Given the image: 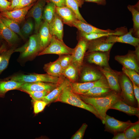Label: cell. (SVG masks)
<instances>
[{
    "instance_id": "obj_1",
    "label": "cell",
    "mask_w": 139,
    "mask_h": 139,
    "mask_svg": "<svg viewBox=\"0 0 139 139\" xmlns=\"http://www.w3.org/2000/svg\"><path fill=\"white\" fill-rule=\"evenodd\" d=\"M85 102L92 106L97 112L102 123L104 124L107 111L118 100L122 99L118 93L110 92L104 96L91 97L78 94Z\"/></svg>"
},
{
    "instance_id": "obj_2",
    "label": "cell",
    "mask_w": 139,
    "mask_h": 139,
    "mask_svg": "<svg viewBox=\"0 0 139 139\" xmlns=\"http://www.w3.org/2000/svg\"><path fill=\"white\" fill-rule=\"evenodd\" d=\"M56 101L85 109L100 119V116L95 109L91 105L85 102L78 94L74 93L72 91L70 85L64 89Z\"/></svg>"
},
{
    "instance_id": "obj_3",
    "label": "cell",
    "mask_w": 139,
    "mask_h": 139,
    "mask_svg": "<svg viewBox=\"0 0 139 139\" xmlns=\"http://www.w3.org/2000/svg\"><path fill=\"white\" fill-rule=\"evenodd\" d=\"M11 80L24 83L41 82L60 84L63 81L62 77H54L47 73L20 74L13 76Z\"/></svg>"
},
{
    "instance_id": "obj_4",
    "label": "cell",
    "mask_w": 139,
    "mask_h": 139,
    "mask_svg": "<svg viewBox=\"0 0 139 139\" xmlns=\"http://www.w3.org/2000/svg\"><path fill=\"white\" fill-rule=\"evenodd\" d=\"M40 51L38 34L36 33L30 36L28 41L23 46L15 49L14 52H20V58L25 59L38 55Z\"/></svg>"
},
{
    "instance_id": "obj_5",
    "label": "cell",
    "mask_w": 139,
    "mask_h": 139,
    "mask_svg": "<svg viewBox=\"0 0 139 139\" xmlns=\"http://www.w3.org/2000/svg\"><path fill=\"white\" fill-rule=\"evenodd\" d=\"M73 49L67 46L62 41L54 36H52L49 45L44 50L40 52L38 55L47 54H55L59 55H71Z\"/></svg>"
},
{
    "instance_id": "obj_6",
    "label": "cell",
    "mask_w": 139,
    "mask_h": 139,
    "mask_svg": "<svg viewBox=\"0 0 139 139\" xmlns=\"http://www.w3.org/2000/svg\"><path fill=\"white\" fill-rule=\"evenodd\" d=\"M119 83L121 90L123 100L132 106L135 104L132 83L129 78L124 73L120 76Z\"/></svg>"
},
{
    "instance_id": "obj_7",
    "label": "cell",
    "mask_w": 139,
    "mask_h": 139,
    "mask_svg": "<svg viewBox=\"0 0 139 139\" xmlns=\"http://www.w3.org/2000/svg\"><path fill=\"white\" fill-rule=\"evenodd\" d=\"M88 41L80 38L71 54L72 64L79 71L82 65L83 58L87 49Z\"/></svg>"
},
{
    "instance_id": "obj_8",
    "label": "cell",
    "mask_w": 139,
    "mask_h": 139,
    "mask_svg": "<svg viewBox=\"0 0 139 139\" xmlns=\"http://www.w3.org/2000/svg\"><path fill=\"white\" fill-rule=\"evenodd\" d=\"M70 86L72 91L75 93L79 95L83 94L95 86H109L104 76L98 80L93 82H71Z\"/></svg>"
},
{
    "instance_id": "obj_9",
    "label": "cell",
    "mask_w": 139,
    "mask_h": 139,
    "mask_svg": "<svg viewBox=\"0 0 139 139\" xmlns=\"http://www.w3.org/2000/svg\"><path fill=\"white\" fill-rule=\"evenodd\" d=\"M134 123L130 120L126 122L120 121L106 114L104 124L106 130L115 134L124 132Z\"/></svg>"
},
{
    "instance_id": "obj_10",
    "label": "cell",
    "mask_w": 139,
    "mask_h": 139,
    "mask_svg": "<svg viewBox=\"0 0 139 139\" xmlns=\"http://www.w3.org/2000/svg\"><path fill=\"white\" fill-rule=\"evenodd\" d=\"M46 1V0H38L29 11L27 14V17H31L35 22L34 30L37 33L43 22L42 13Z\"/></svg>"
},
{
    "instance_id": "obj_11",
    "label": "cell",
    "mask_w": 139,
    "mask_h": 139,
    "mask_svg": "<svg viewBox=\"0 0 139 139\" xmlns=\"http://www.w3.org/2000/svg\"><path fill=\"white\" fill-rule=\"evenodd\" d=\"M115 59L122 65L123 67L139 73V61L136 58L134 51H129L125 55L116 56Z\"/></svg>"
},
{
    "instance_id": "obj_12",
    "label": "cell",
    "mask_w": 139,
    "mask_h": 139,
    "mask_svg": "<svg viewBox=\"0 0 139 139\" xmlns=\"http://www.w3.org/2000/svg\"><path fill=\"white\" fill-rule=\"evenodd\" d=\"M99 69L111 90L117 93L119 92L121 89L118 74L109 67H101Z\"/></svg>"
},
{
    "instance_id": "obj_13",
    "label": "cell",
    "mask_w": 139,
    "mask_h": 139,
    "mask_svg": "<svg viewBox=\"0 0 139 139\" xmlns=\"http://www.w3.org/2000/svg\"><path fill=\"white\" fill-rule=\"evenodd\" d=\"M131 28L128 32L120 36L111 35L106 37V42L109 43L118 42L130 44L135 47L139 46V39L133 36Z\"/></svg>"
},
{
    "instance_id": "obj_14",
    "label": "cell",
    "mask_w": 139,
    "mask_h": 139,
    "mask_svg": "<svg viewBox=\"0 0 139 139\" xmlns=\"http://www.w3.org/2000/svg\"><path fill=\"white\" fill-rule=\"evenodd\" d=\"M34 4L33 3L29 6L20 9L2 12L0 16L12 20L19 24L24 21L29 11Z\"/></svg>"
},
{
    "instance_id": "obj_15",
    "label": "cell",
    "mask_w": 139,
    "mask_h": 139,
    "mask_svg": "<svg viewBox=\"0 0 139 139\" xmlns=\"http://www.w3.org/2000/svg\"><path fill=\"white\" fill-rule=\"evenodd\" d=\"M60 84L41 82L26 83L23 84L20 89L23 91H39L46 90L51 91Z\"/></svg>"
},
{
    "instance_id": "obj_16",
    "label": "cell",
    "mask_w": 139,
    "mask_h": 139,
    "mask_svg": "<svg viewBox=\"0 0 139 139\" xmlns=\"http://www.w3.org/2000/svg\"><path fill=\"white\" fill-rule=\"evenodd\" d=\"M106 37H101L88 41L87 47L88 51L91 53L96 51H109L114 43L107 42Z\"/></svg>"
},
{
    "instance_id": "obj_17",
    "label": "cell",
    "mask_w": 139,
    "mask_h": 139,
    "mask_svg": "<svg viewBox=\"0 0 139 139\" xmlns=\"http://www.w3.org/2000/svg\"><path fill=\"white\" fill-rule=\"evenodd\" d=\"M38 32L37 33L41 51L49 45L52 37L49 31L48 23L44 21L41 25Z\"/></svg>"
},
{
    "instance_id": "obj_18",
    "label": "cell",
    "mask_w": 139,
    "mask_h": 139,
    "mask_svg": "<svg viewBox=\"0 0 139 139\" xmlns=\"http://www.w3.org/2000/svg\"><path fill=\"white\" fill-rule=\"evenodd\" d=\"M63 23L61 19L56 13L53 20L49 24L51 35L62 41H63Z\"/></svg>"
},
{
    "instance_id": "obj_19",
    "label": "cell",
    "mask_w": 139,
    "mask_h": 139,
    "mask_svg": "<svg viewBox=\"0 0 139 139\" xmlns=\"http://www.w3.org/2000/svg\"><path fill=\"white\" fill-rule=\"evenodd\" d=\"M126 28L122 27L117 28L115 30L108 33H85L79 31L80 38L89 41L101 37H107L111 35L120 36L128 32Z\"/></svg>"
},
{
    "instance_id": "obj_20",
    "label": "cell",
    "mask_w": 139,
    "mask_h": 139,
    "mask_svg": "<svg viewBox=\"0 0 139 139\" xmlns=\"http://www.w3.org/2000/svg\"><path fill=\"white\" fill-rule=\"evenodd\" d=\"M91 53L87 57L89 62L101 67H109V56L107 52L96 51Z\"/></svg>"
},
{
    "instance_id": "obj_21",
    "label": "cell",
    "mask_w": 139,
    "mask_h": 139,
    "mask_svg": "<svg viewBox=\"0 0 139 139\" xmlns=\"http://www.w3.org/2000/svg\"><path fill=\"white\" fill-rule=\"evenodd\" d=\"M56 12L61 19L64 23L71 26L72 23L77 20L73 11L66 6L56 8Z\"/></svg>"
},
{
    "instance_id": "obj_22",
    "label": "cell",
    "mask_w": 139,
    "mask_h": 139,
    "mask_svg": "<svg viewBox=\"0 0 139 139\" xmlns=\"http://www.w3.org/2000/svg\"><path fill=\"white\" fill-rule=\"evenodd\" d=\"M71 26L76 28L79 31L87 34L108 33L113 31L110 29L104 30L100 29L78 19L72 23Z\"/></svg>"
},
{
    "instance_id": "obj_23",
    "label": "cell",
    "mask_w": 139,
    "mask_h": 139,
    "mask_svg": "<svg viewBox=\"0 0 139 139\" xmlns=\"http://www.w3.org/2000/svg\"><path fill=\"white\" fill-rule=\"evenodd\" d=\"M71 82L66 79L57 87L50 92L44 97L41 100L48 103L54 101H56L64 89L70 85Z\"/></svg>"
},
{
    "instance_id": "obj_24",
    "label": "cell",
    "mask_w": 139,
    "mask_h": 139,
    "mask_svg": "<svg viewBox=\"0 0 139 139\" xmlns=\"http://www.w3.org/2000/svg\"><path fill=\"white\" fill-rule=\"evenodd\" d=\"M0 36L10 46L14 44L19 39L17 34L7 27L2 22L0 18Z\"/></svg>"
},
{
    "instance_id": "obj_25",
    "label": "cell",
    "mask_w": 139,
    "mask_h": 139,
    "mask_svg": "<svg viewBox=\"0 0 139 139\" xmlns=\"http://www.w3.org/2000/svg\"><path fill=\"white\" fill-rule=\"evenodd\" d=\"M110 109L117 110L124 112L130 115H135L139 117L138 108H136L125 103L122 99L117 101Z\"/></svg>"
},
{
    "instance_id": "obj_26",
    "label": "cell",
    "mask_w": 139,
    "mask_h": 139,
    "mask_svg": "<svg viewBox=\"0 0 139 139\" xmlns=\"http://www.w3.org/2000/svg\"><path fill=\"white\" fill-rule=\"evenodd\" d=\"M100 72L89 67L84 68L82 73L81 80L83 82L95 81L103 77Z\"/></svg>"
},
{
    "instance_id": "obj_27",
    "label": "cell",
    "mask_w": 139,
    "mask_h": 139,
    "mask_svg": "<svg viewBox=\"0 0 139 139\" xmlns=\"http://www.w3.org/2000/svg\"><path fill=\"white\" fill-rule=\"evenodd\" d=\"M44 69L47 73L52 76L60 77L63 75L64 69L60 65L58 59L55 61L45 64Z\"/></svg>"
},
{
    "instance_id": "obj_28",
    "label": "cell",
    "mask_w": 139,
    "mask_h": 139,
    "mask_svg": "<svg viewBox=\"0 0 139 139\" xmlns=\"http://www.w3.org/2000/svg\"><path fill=\"white\" fill-rule=\"evenodd\" d=\"M127 8L130 11L132 16L133 22L132 34L136 37H139V1L134 5H128Z\"/></svg>"
},
{
    "instance_id": "obj_29",
    "label": "cell",
    "mask_w": 139,
    "mask_h": 139,
    "mask_svg": "<svg viewBox=\"0 0 139 139\" xmlns=\"http://www.w3.org/2000/svg\"><path fill=\"white\" fill-rule=\"evenodd\" d=\"M24 83L11 80L0 81V96L4 95L8 91L20 89Z\"/></svg>"
},
{
    "instance_id": "obj_30",
    "label": "cell",
    "mask_w": 139,
    "mask_h": 139,
    "mask_svg": "<svg viewBox=\"0 0 139 139\" xmlns=\"http://www.w3.org/2000/svg\"><path fill=\"white\" fill-rule=\"evenodd\" d=\"M111 90L109 86H96L92 88L81 95L91 97H99L109 94Z\"/></svg>"
},
{
    "instance_id": "obj_31",
    "label": "cell",
    "mask_w": 139,
    "mask_h": 139,
    "mask_svg": "<svg viewBox=\"0 0 139 139\" xmlns=\"http://www.w3.org/2000/svg\"><path fill=\"white\" fill-rule=\"evenodd\" d=\"M66 6L71 9L75 13L77 19L83 22L88 23L83 18L79 10L84 1L83 0H65Z\"/></svg>"
},
{
    "instance_id": "obj_32",
    "label": "cell",
    "mask_w": 139,
    "mask_h": 139,
    "mask_svg": "<svg viewBox=\"0 0 139 139\" xmlns=\"http://www.w3.org/2000/svg\"><path fill=\"white\" fill-rule=\"evenodd\" d=\"M47 4L44 8L42 19L44 21L50 23L53 20L56 12V6L53 3L47 2Z\"/></svg>"
},
{
    "instance_id": "obj_33",
    "label": "cell",
    "mask_w": 139,
    "mask_h": 139,
    "mask_svg": "<svg viewBox=\"0 0 139 139\" xmlns=\"http://www.w3.org/2000/svg\"><path fill=\"white\" fill-rule=\"evenodd\" d=\"M78 71L71 64L67 68L64 70L63 75L66 77L71 82H74L77 79Z\"/></svg>"
},
{
    "instance_id": "obj_34",
    "label": "cell",
    "mask_w": 139,
    "mask_h": 139,
    "mask_svg": "<svg viewBox=\"0 0 139 139\" xmlns=\"http://www.w3.org/2000/svg\"><path fill=\"white\" fill-rule=\"evenodd\" d=\"M127 139H138L139 136V121L134 123L124 132Z\"/></svg>"
},
{
    "instance_id": "obj_35",
    "label": "cell",
    "mask_w": 139,
    "mask_h": 139,
    "mask_svg": "<svg viewBox=\"0 0 139 139\" xmlns=\"http://www.w3.org/2000/svg\"><path fill=\"white\" fill-rule=\"evenodd\" d=\"M0 19L3 23L10 30L19 35L22 39L24 38L21 33L18 24L15 22L0 16Z\"/></svg>"
},
{
    "instance_id": "obj_36",
    "label": "cell",
    "mask_w": 139,
    "mask_h": 139,
    "mask_svg": "<svg viewBox=\"0 0 139 139\" xmlns=\"http://www.w3.org/2000/svg\"><path fill=\"white\" fill-rule=\"evenodd\" d=\"M14 50L13 47L7 50H5L2 53L3 58L0 63V74L7 67L10 57Z\"/></svg>"
},
{
    "instance_id": "obj_37",
    "label": "cell",
    "mask_w": 139,
    "mask_h": 139,
    "mask_svg": "<svg viewBox=\"0 0 139 139\" xmlns=\"http://www.w3.org/2000/svg\"><path fill=\"white\" fill-rule=\"evenodd\" d=\"M34 28V25L31 19H28L24 23L20 29L21 33L25 38L28 37L32 32Z\"/></svg>"
},
{
    "instance_id": "obj_38",
    "label": "cell",
    "mask_w": 139,
    "mask_h": 139,
    "mask_svg": "<svg viewBox=\"0 0 139 139\" xmlns=\"http://www.w3.org/2000/svg\"><path fill=\"white\" fill-rule=\"evenodd\" d=\"M122 70L123 73L131 81H133L137 85L139 86V75L138 73L134 70L124 67L122 68Z\"/></svg>"
},
{
    "instance_id": "obj_39",
    "label": "cell",
    "mask_w": 139,
    "mask_h": 139,
    "mask_svg": "<svg viewBox=\"0 0 139 139\" xmlns=\"http://www.w3.org/2000/svg\"><path fill=\"white\" fill-rule=\"evenodd\" d=\"M58 59L60 65L64 70L72 64V57L71 55H60Z\"/></svg>"
},
{
    "instance_id": "obj_40",
    "label": "cell",
    "mask_w": 139,
    "mask_h": 139,
    "mask_svg": "<svg viewBox=\"0 0 139 139\" xmlns=\"http://www.w3.org/2000/svg\"><path fill=\"white\" fill-rule=\"evenodd\" d=\"M29 94L34 100H40L47 95L51 91H23Z\"/></svg>"
},
{
    "instance_id": "obj_41",
    "label": "cell",
    "mask_w": 139,
    "mask_h": 139,
    "mask_svg": "<svg viewBox=\"0 0 139 139\" xmlns=\"http://www.w3.org/2000/svg\"><path fill=\"white\" fill-rule=\"evenodd\" d=\"M48 104L46 101L41 100H34V113L36 114L41 112Z\"/></svg>"
},
{
    "instance_id": "obj_42",
    "label": "cell",
    "mask_w": 139,
    "mask_h": 139,
    "mask_svg": "<svg viewBox=\"0 0 139 139\" xmlns=\"http://www.w3.org/2000/svg\"><path fill=\"white\" fill-rule=\"evenodd\" d=\"M87 126L88 125L86 124L83 123L79 129L72 136L71 138V139H82Z\"/></svg>"
},
{
    "instance_id": "obj_43",
    "label": "cell",
    "mask_w": 139,
    "mask_h": 139,
    "mask_svg": "<svg viewBox=\"0 0 139 139\" xmlns=\"http://www.w3.org/2000/svg\"><path fill=\"white\" fill-rule=\"evenodd\" d=\"M11 4V2L7 0H0V11H8Z\"/></svg>"
},
{
    "instance_id": "obj_44",
    "label": "cell",
    "mask_w": 139,
    "mask_h": 139,
    "mask_svg": "<svg viewBox=\"0 0 139 139\" xmlns=\"http://www.w3.org/2000/svg\"><path fill=\"white\" fill-rule=\"evenodd\" d=\"M36 0H21L19 4L13 10L20 9L29 6Z\"/></svg>"
},
{
    "instance_id": "obj_45",
    "label": "cell",
    "mask_w": 139,
    "mask_h": 139,
    "mask_svg": "<svg viewBox=\"0 0 139 139\" xmlns=\"http://www.w3.org/2000/svg\"><path fill=\"white\" fill-rule=\"evenodd\" d=\"M131 81L133 84L134 97L137 101L138 107L139 106V87L136 85L133 81Z\"/></svg>"
},
{
    "instance_id": "obj_46",
    "label": "cell",
    "mask_w": 139,
    "mask_h": 139,
    "mask_svg": "<svg viewBox=\"0 0 139 139\" xmlns=\"http://www.w3.org/2000/svg\"><path fill=\"white\" fill-rule=\"evenodd\" d=\"M47 2L54 3L56 6L62 7L66 6L65 0H46Z\"/></svg>"
},
{
    "instance_id": "obj_47",
    "label": "cell",
    "mask_w": 139,
    "mask_h": 139,
    "mask_svg": "<svg viewBox=\"0 0 139 139\" xmlns=\"http://www.w3.org/2000/svg\"><path fill=\"white\" fill-rule=\"evenodd\" d=\"M113 139H127L124 132H119L115 134Z\"/></svg>"
},
{
    "instance_id": "obj_48",
    "label": "cell",
    "mask_w": 139,
    "mask_h": 139,
    "mask_svg": "<svg viewBox=\"0 0 139 139\" xmlns=\"http://www.w3.org/2000/svg\"><path fill=\"white\" fill-rule=\"evenodd\" d=\"M84 1L92 2L97 3L98 5H105L106 3V0H83Z\"/></svg>"
},
{
    "instance_id": "obj_49",
    "label": "cell",
    "mask_w": 139,
    "mask_h": 139,
    "mask_svg": "<svg viewBox=\"0 0 139 139\" xmlns=\"http://www.w3.org/2000/svg\"><path fill=\"white\" fill-rule=\"evenodd\" d=\"M21 0H12L11 6L8 11L13 10L14 8L17 6L20 3Z\"/></svg>"
},
{
    "instance_id": "obj_50",
    "label": "cell",
    "mask_w": 139,
    "mask_h": 139,
    "mask_svg": "<svg viewBox=\"0 0 139 139\" xmlns=\"http://www.w3.org/2000/svg\"><path fill=\"white\" fill-rule=\"evenodd\" d=\"M135 47V50L134 51L135 55L138 60L139 61V45Z\"/></svg>"
},
{
    "instance_id": "obj_51",
    "label": "cell",
    "mask_w": 139,
    "mask_h": 139,
    "mask_svg": "<svg viewBox=\"0 0 139 139\" xmlns=\"http://www.w3.org/2000/svg\"><path fill=\"white\" fill-rule=\"evenodd\" d=\"M5 50L4 46H3L0 48V53H2Z\"/></svg>"
},
{
    "instance_id": "obj_52",
    "label": "cell",
    "mask_w": 139,
    "mask_h": 139,
    "mask_svg": "<svg viewBox=\"0 0 139 139\" xmlns=\"http://www.w3.org/2000/svg\"><path fill=\"white\" fill-rule=\"evenodd\" d=\"M2 58H3L2 55L1 54L0 55V63L2 59Z\"/></svg>"
},
{
    "instance_id": "obj_53",
    "label": "cell",
    "mask_w": 139,
    "mask_h": 139,
    "mask_svg": "<svg viewBox=\"0 0 139 139\" xmlns=\"http://www.w3.org/2000/svg\"><path fill=\"white\" fill-rule=\"evenodd\" d=\"M7 0L8 1H10L11 0Z\"/></svg>"
}]
</instances>
